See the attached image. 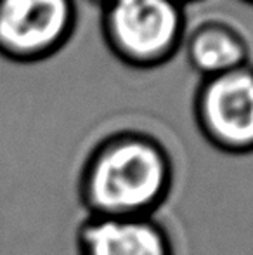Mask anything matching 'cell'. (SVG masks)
<instances>
[{
    "label": "cell",
    "mask_w": 253,
    "mask_h": 255,
    "mask_svg": "<svg viewBox=\"0 0 253 255\" xmlns=\"http://www.w3.org/2000/svg\"><path fill=\"white\" fill-rule=\"evenodd\" d=\"M175 186L170 149L155 134L120 128L85 154L77 175V198L88 217L148 219L169 202Z\"/></svg>",
    "instance_id": "obj_1"
},
{
    "label": "cell",
    "mask_w": 253,
    "mask_h": 255,
    "mask_svg": "<svg viewBox=\"0 0 253 255\" xmlns=\"http://www.w3.org/2000/svg\"><path fill=\"white\" fill-rule=\"evenodd\" d=\"M182 51L201 78L215 77L250 63V44L243 31L220 17H208L187 28Z\"/></svg>",
    "instance_id": "obj_6"
},
{
    "label": "cell",
    "mask_w": 253,
    "mask_h": 255,
    "mask_svg": "<svg viewBox=\"0 0 253 255\" xmlns=\"http://www.w3.org/2000/svg\"><path fill=\"white\" fill-rule=\"evenodd\" d=\"M180 2L186 3V5H187V3H192V2H199V0H180Z\"/></svg>",
    "instance_id": "obj_8"
},
{
    "label": "cell",
    "mask_w": 253,
    "mask_h": 255,
    "mask_svg": "<svg viewBox=\"0 0 253 255\" xmlns=\"http://www.w3.org/2000/svg\"><path fill=\"white\" fill-rule=\"evenodd\" d=\"M77 0H0V56L40 63L70 44L78 26Z\"/></svg>",
    "instance_id": "obj_4"
},
{
    "label": "cell",
    "mask_w": 253,
    "mask_h": 255,
    "mask_svg": "<svg viewBox=\"0 0 253 255\" xmlns=\"http://www.w3.org/2000/svg\"><path fill=\"white\" fill-rule=\"evenodd\" d=\"M243 3H248V5H252L253 7V0H241Z\"/></svg>",
    "instance_id": "obj_9"
},
{
    "label": "cell",
    "mask_w": 253,
    "mask_h": 255,
    "mask_svg": "<svg viewBox=\"0 0 253 255\" xmlns=\"http://www.w3.org/2000/svg\"><path fill=\"white\" fill-rule=\"evenodd\" d=\"M77 255H177L172 235L155 217L82 219L75 233Z\"/></svg>",
    "instance_id": "obj_5"
},
{
    "label": "cell",
    "mask_w": 253,
    "mask_h": 255,
    "mask_svg": "<svg viewBox=\"0 0 253 255\" xmlns=\"http://www.w3.org/2000/svg\"><path fill=\"white\" fill-rule=\"evenodd\" d=\"M88 2H90V3H97V5L101 7L102 3H106V2H108V0H88Z\"/></svg>",
    "instance_id": "obj_7"
},
{
    "label": "cell",
    "mask_w": 253,
    "mask_h": 255,
    "mask_svg": "<svg viewBox=\"0 0 253 255\" xmlns=\"http://www.w3.org/2000/svg\"><path fill=\"white\" fill-rule=\"evenodd\" d=\"M180 0H108L101 5V35L128 68L155 70L182 51L187 31Z\"/></svg>",
    "instance_id": "obj_2"
},
{
    "label": "cell",
    "mask_w": 253,
    "mask_h": 255,
    "mask_svg": "<svg viewBox=\"0 0 253 255\" xmlns=\"http://www.w3.org/2000/svg\"><path fill=\"white\" fill-rule=\"evenodd\" d=\"M199 134L229 156L253 154V64L201 78L192 96Z\"/></svg>",
    "instance_id": "obj_3"
}]
</instances>
